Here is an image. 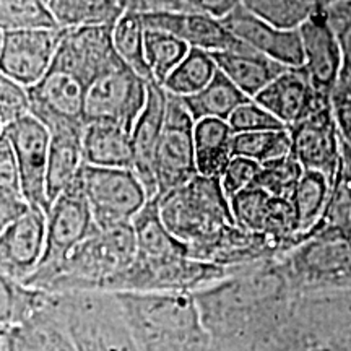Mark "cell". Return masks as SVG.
Instances as JSON below:
<instances>
[{
  "label": "cell",
  "instance_id": "cell-1",
  "mask_svg": "<svg viewBox=\"0 0 351 351\" xmlns=\"http://www.w3.org/2000/svg\"><path fill=\"white\" fill-rule=\"evenodd\" d=\"M142 351H210L212 333L194 293H111Z\"/></svg>",
  "mask_w": 351,
  "mask_h": 351
},
{
  "label": "cell",
  "instance_id": "cell-2",
  "mask_svg": "<svg viewBox=\"0 0 351 351\" xmlns=\"http://www.w3.org/2000/svg\"><path fill=\"white\" fill-rule=\"evenodd\" d=\"M137 239L132 223L98 230L49 270L34 271L25 287L46 293L103 291L104 285L134 262Z\"/></svg>",
  "mask_w": 351,
  "mask_h": 351
},
{
  "label": "cell",
  "instance_id": "cell-3",
  "mask_svg": "<svg viewBox=\"0 0 351 351\" xmlns=\"http://www.w3.org/2000/svg\"><path fill=\"white\" fill-rule=\"evenodd\" d=\"M160 213L166 228L187 245L191 257L204 262L236 226L221 179L200 174L186 186L160 195Z\"/></svg>",
  "mask_w": 351,
  "mask_h": 351
},
{
  "label": "cell",
  "instance_id": "cell-4",
  "mask_svg": "<svg viewBox=\"0 0 351 351\" xmlns=\"http://www.w3.org/2000/svg\"><path fill=\"white\" fill-rule=\"evenodd\" d=\"M263 351H351V289L298 295Z\"/></svg>",
  "mask_w": 351,
  "mask_h": 351
},
{
  "label": "cell",
  "instance_id": "cell-5",
  "mask_svg": "<svg viewBox=\"0 0 351 351\" xmlns=\"http://www.w3.org/2000/svg\"><path fill=\"white\" fill-rule=\"evenodd\" d=\"M244 267H223L191 256L145 257L137 254L134 262L109 280L101 293H194L223 282Z\"/></svg>",
  "mask_w": 351,
  "mask_h": 351
},
{
  "label": "cell",
  "instance_id": "cell-6",
  "mask_svg": "<svg viewBox=\"0 0 351 351\" xmlns=\"http://www.w3.org/2000/svg\"><path fill=\"white\" fill-rule=\"evenodd\" d=\"M86 82L82 62L60 38L59 49L46 75L28 88L29 114L41 121L47 130L59 127L85 129Z\"/></svg>",
  "mask_w": 351,
  "mask_h": 351
},
{
  "label": "cell",
  "instance_id": "cell-7",
  "mask_svg": "<svg viewBox=\"0 0 351 351\" xmlns=\"http://www.w3.org/2000/svg\"><path fill=\"white\" fill-rule=\"evenodd\" d=\"M148 82L129 67L117 52L88 78L83 121L114 122L130 134L147 104Z\"/></svg>",
  "mask_w": 351,
  "mask_h": 351
},
{
  "label": "cell",
  "instance_id": "cell-8",
  "mask_svg": "<svg viewBox=\"0 0 351 351\" xmlns=\"http://www.w3.org/2000/svg\"><path fill=\"white\" fill-rule=\"evenodd\" d=\"M78 178L99 230L132 223L150 200L134 169L83 165Z\"/></svg>",
  "mask_w": 351,
  "mask_h": 351
},
{
  "label": "cell",
  "instance_id": "cell-9",
  "mask_svg": "<svg viewBox=\"0 0 351 351\" xmlns=\"http://www.w3.org/2000/svg\"><path fill=\"white\" fill-rule=\"evenodd\" d=\"M194 129L195 122L182 99L166 91L165 124L156 152L158 195L186 186L199 176Z\"/></svg>",
  "mask_w": 351,
  "mask_h": 351
},
{
  "label": "cell",
  "instance_id": "cell-10",
  "mask_svg": "<svg viewBox=\"0 0 351 351\" xmlns=\"http://www.w3.org/2000/svg\"><path fill=\"white\" fill-rule=\"evenodd\" d=\"M80 176V174H78ZM99 228L96 226L90 204L83 192L80 178L65 189L52 202L47 212L46 247L36 271L49 270L60 263L77 245L93 236Z\"/></svg>",
  "mask_w": 351,
  "mask_h": 351
},
{
  "label": "cell",
  "instance_id": "cell-11",
  "mask_svg": "<svg viewBox=\"0 0 351 351\" xmlns=\"http://www.w3.org/2000/svg\"><path fill=\"white\" fill-rule=\"evenodd\" d=\"M3 132L15 152L25 200L29 207H39L47 213L49 204L46 199V171L51 143L49 130L32 114H26L7 124Z\"/></svg>",
  "mask_w": 351,
  "mask_h": 351
},
{
  "label": "cell",
  "instance_id": "cell-12",
  "mask_svg": "<svg viewBox=\"0 0 351 351\" xmlns=\"http://www.w3.org/2000/svg\"><path fill=\"white\" fill-rule=\"evenodd\" d=\"M62 28L13 29L3 33L0 72L26 90L41 80L59 49Z\"/></svg>",
  "mask_w": 351,
  "mask_h": 351
},
{
  "label": "cell",
  "instance_id": "cell-13",
  "mask_svg": "<svg viewBox=\"0 0 351 351\" xmlns=\"http://www.w3.org/2000/svg\"><path fill=\"white\" fill-rule=\"evenodd\" d=\"M288 130L291 135V155L302 168L319 171L333 181L340 161V130L332 103L320 104L309 117Z\"/></svg>",
  "mask_w": 351,
  "mask_h": 351
},
{
  "label": "cell",
  "instance_id": "cell-14",
  "mask_svg": "<svg viewBox=\"0 0 351 351\" xmlns=\"http://www.w3.org/2000/svg\"><path fill=\"white\" fill-rule=\"evenodd\" d=\"M47 213L32 207L0 234V271L25 283L39 267L46 247Z\"/></svg>",
  "mask_w": 351,
  "mask_h": 351
},
{
  "label": "cell",
  "instance_id": "cell-15",
  "mask_svg": "<svg viewBox=\"0 0 351 351\" xmlns=\"http://www.w3.org/2000/svg\"><path fill=\"white\" fill-rule=\"evenodd\" d=\"M298 29L304 49V69L315 93L320 99L332 101L343 69V59L335 33L332 32L322 10H315Z\"/></svg>",
  "mask_w": 351,
  "mask_h": 351
},
{
  "label": "cell",
  "instance_id": "cell-16",
  "mask_svg": "<svg viewBox=\"0 0 351 351\" xmlns=\"http://www.w3.org/2000/svg\"><path fill=\"white\" fill-rule=\"evenodd\" d=\"M147 29L173 34L191 49L223 52L238 49L244 43L226 28L223 20L200 12H153L142 13Z\"/></svg>",
  "mask_w": 351,
  "mask_h": 351
},
{
  "label": "cell",
  "instance_id": "cell-17",
  "mask_svg": "<svg viewBox=\"0 0 351 351\" xmlns=\"http://www.w3.org/2000/svg\"><path fill=\"white\" fill-rule=\"evenodd\" d=\"M223 23L241 43L254 51L270 57L285 67H304V49L300 29L276 28L245 12L241 5L226 15Z\"/></svg>",
  "mask_w": 351,
  "mask_h": 351
},
{
  "label": "cell",
  "instance_id": "cell-18",
  "mask_svg": "<svg viewBox=\"0 0 351 351\" xmlns=\"http://www.w3.org/2000/svg\"><path fill=\"white\" fill-rule=\"evenodd\" d=\"M166 114V90L160 83H148L147 104L132 132V169L142 181L150 199L158 195L156 152L163 132Z\"/></svg>",
  "mask_w": 351,
  "mask_h": 351
},
{
  "label": "cell",
  "instance_id": "cell-19",
  "mask_svg": "<svg viewBox=\"0 0 351 351\" xmlns=\"http://www.w3.org/2000/svg\"><path fill=\"white\" fill-rule=\"evenodd\" d=\"M254 101L274 114L287 129L309 117L320 104L332 103L319 98L304 67L287 69Z\"/></svg>",
  "mask_w": 351,
  "mask_h": 351
},
{
  "label": "cell",
  "instance_id": "cell-20",
  "mask_svg": "<svg viewBox=\"0 0 351 351\" xmlns=\"http://www.w3.org/2000/svg\"><path fill=\"white\" fill-rule=\"evenodd\" d=\"M212 57L219 72L225 73L251 99L289 69L245 44L238 49L213 52Z\"/></svg>",
  "mask_w": 351,
  "mask_h": 351
},
{
  "label": "cell",
  "instance_id": "cell-21",
  "mask_svg": "<svg viewBox=\"0 0 351 351\" xmlns=\"http://www.w3.org/2000/svg\"><path fill=\"white\" fill-rule=\"evenodd\" d=\"M83 130L59 127L49 130V158L46 171V199L49 208L65 189L72 186L85 165L83 161Z\"/></svg>",
  "mask_w": 351,
  "mask_h": 351
},
{
  "label": "cell",
  "instance_id": "cell-22",
  "mask_svg": "<svg viewBox=\"0 0 351 351\" xmlns=\"http://www.w3.org/2000/svg\"><path fill=\"white\" fill-rule=\"evenodd\" d=\"M83 161L98 168L132 169V134L114 122H91L83 130Z\"/></svg>",
  "mask_w": 351,
  "mask_h": 351
},
{
  "label": "cell",
  "instance_id": "cell-23",
  "mask_svg": "<svg viewBox=\"0 0 351 351\" xmlns=\"http://www.w3.org/2000/svg\"><path fill=\"white\" fill-rule=\"evenodd\" d=\"M330 191L332 181L326 174L319 173V171L304 169L291 197L300 244L313 238L317 232L324 215H326Z\"/></svg>",
  "mask_w": 351,
  "mask_h": 351
},
{
  "label": "cell",
  "instance_id": "cell-24",
  "mask_svg": "<svg viewBox=\"0 0 351 351\" xmlns=\"http://www.w3.org/2000/svg\"><path fill=\"white\" fill-rule=\"evenodd\" d=\"M137 239V254L145 257L191 256L189 247L166 228L160 213V195L147 202L132 219Z\"/></svg>",
  "mask_w": 351,
  "mask_h": 351
},
{
  "label": "cell",
  "instance_id": "cell-25",
  "mask_svg": "<svg viewBox=\"0 0 351 351\" xmlns=\"http://www.w3.org/2000/svg\"><path fill=\"white\" fill-rule=\"evenodd\" d=\"M232 137L234 132L226 121L202 119L195 122V161L200 176L221 179L232 158Z\"/></svg>",
  "mask_w": 351,
  "mask_h": 351
},
{
  "label": "cell",
  "instance_id": "cell-26",
  "mask_svg": "<svg viewBox=\"0 0 351 351\" xmlns=\"http://www.w3.org/2000/svg\"><path fill=\"white\" fill-rule=\"evenodd\" d=\"M181 99L194 122L202 119H221L228 122L236 109L251 101L219 70L207 86Z\"/></svg>",
  "mask_w": 351,
  "mask_h": 351
},
{
  "label": "cell",
  "instance_id": "cell-27",
  "mask_svg": "<svg viewBox=\"0 0 351 351\" xmlns=\"http://www.w3.org/2000/svg\"><path fill=\"white\" fill-rule=\"evenodd\" d=\"M47 7L59 28L114 26L125 12L119 0H47Z\"/></svg>",
  "mask_w": 351,
  "mask_h": 351
},
{
  "label": "cell",
  "instance_id": "cell-28",
  "mask_svg": "<svg viewBox=\"0 0 351 351\" xmlns=\"http://www.w3.org/2000/svg\"><path fill=\"white\" fill-rule=\"evenodd\" d=\"M49 300V293L25 287L0 271V332L33 319Z\"/></svg>",
  "mask_w": 351,
  "mask_h": 351
},
{
  "label": "cell",
  "instance_id": "cell-29",
  "mask_svg": "<svg viewBox=\"0 0 351 351\" xmlns=\"http://www.w3.org/2000/svg\"><path fill=\"white\" fill-rule=\"evenodd\" d=\"M145 28L142 13L125 10L112 29L114 49L124 62L135 70L143 80L153 82L145 56Z\"/></svg>",
  "mask_w": 351,
  "mask_h": 351
},
{
  "label": "cell",
  "instance_id": "cell-30",
  "mask_svg": "<svg viewBox=\"0 0 351 351\" xmlns=\"http://www.w3.org/2000/svg\"><path fill=\"white\" fill-rule=\"evenodd\" d=\"M217 62L210 52L202 49H191L182 62L176 67L163 83L168 93L179 98H186L205 88L217 75Z\"/></svg>",
  "mask_w": 351,
  "mask_h": 351
},
{
  "label": "cell",
  "instance_id": "cell-31",
  "mask_svg": "<svg viewBox=\"0 0 351 351\" xmlns=\"http://www.w3.org/2000/svg\"><path fill=\"white\" fill-rule=\"evenodd\" d=\"M231 152L232 156L247 158L258 165H265L291 155V135L288 129L234 134Z\"/></svg>",
  "mask_w": 351,
  "mask_h": 351
},
{
  "label": "cell",
  "instance_id": "cell-32",
  "mask_svg": "<svg viewBox=\"0 0 351 351\" xmlns=\"http://www.w3.org/2000/svg\"><path fill=\"white\" fill-rule=\"evenodd\" d=\"M191 47L173 34L158 29L145 32V56L150 67L153 82L163 86L169 73L182 62Z\"/></svg>",
  "mask_w": 351,
  "mask_h": 351
},
{
  "label": "cell",
  "instance_id": "cell-33",
  "mask_svg": "<svg viewBox=\"0 0 351 351\" xmlns=\"http://www.w3.org/2000/svg\"><path fill=\"white\" fill-rule=\"evenodd\" d=\"M239 5L282 29H298L315 12L309 0H239Z\"/></svg>",
  "mask_w": 351,
  "mask_h": 351
},
{
  "label": "cell",
  "instance_id": "cell-34",
  "mask_svg": "<svg viewBox=\"0 0 351 351\" xmlns=\"http://www.w3.org/2000/svg\"><path fill=\"white\" fill-rule=\"evenodd\" d=\"M271 195L261 187H247L230 199L234 225L247 232L262 234L270 215ZM267 238V236H265Z\"/></svg>",
  "mask_w": 351,
  "mask_h": 351
},
{
  "label": "cell",
  "instance_id": "cell-35",
  "mask_svg": "<svg viewBox=\"0 0 351 351\" xmlns=\"http://www.w3.org/2000/svg\"><path fill=\"white\" fill-rule=\"evenodd\" d=\"M59 28L52 19L47 0H0V29Z\"/></svg>",
  "mask_w": 351,
  "mask_h": 351
},
{
  "label": "cell",
  "instance_id": "cell-36",
  "mask_svg": "<svg viewBox=\"0 0 351 351\" xmlns=\"http://www.w3.org/2000/svg\"><path fill=\"white\" fill-rule=\"evenodd\" d=\"M302 173H304V168L300 165V161L293 155H288L262 165L261 173L252 187H261L271 197L291 200Z\"/></svg>",
  "mask_w": 351,
  "mask_h": 351
},
{
  "label": "cell",
  "instance_id": "cell-37",
  "mask_svg": "<svg viewBox=\"0 0 351 351\" xmlns=\"http://www.w3.org/2000/svg\"><path fill=\"white\" fill-rule=\"evenodd\" d=\"M2 351H54L49 333L44 326L36 324V317L26 320L20 326L0 332Z\"/></svg>",
  "mask_w": 351,
  "mask_h": 351
},
{
  "label": "cell",
  "instance_id": "cell-38",
  "mask_svg": "<svg viewBox=\"0 0 351 351\" xmlns=\"http://www.w3.org/2000/svg\"><path fill=\"white\" fill-rule=\"evenodd\" d=\"M324 15L339 41L343 69L340 78L351 77V0H337L324 8Z\"/></svg>",
  "mask_w": 351,
  "mask_h": 351
},
{
  "label": "cell",
  "instance_id": "cell-39",
  "mask_svg": "<svg viewBox=\"0 0 351 351\" xmlns=\"http://www.w3.org/2000/svg\"><path fill=\"white\" fill-rule=\"evenodd\" d=\"M234 134H244V132H267V130H285L282 122H280L274 114L261 106L257 101H247L243 106H239L232 112L228 121Z\"/></svg>",
  "mask_w": 351,
  "mask_h": 351
},
{
  "label": "cell",
  "instance_id": "cell-40",
  "mask_svg": "<svg viewBox=\"0 0 351 351\" xmlns=\"http://www.w3.org/2000/svg\"><path fill=\"white\" fill-rule=\"evenodd\" d=\"M29 114L28 90L0 72V117L7 124Z\"/></svg>",
  "mask_w": 351,
  "mask_h": 351
},
{
  "label": "cell",
  "instance_id": "cell-41",
  "mask_svg": "<svg viewBox=\"0 0 351 351\" xmlns=\"http://www.w3.org/2000/svg\"><path fill=\"white\" fill-rule=\"evenodd\" d=\"M261 168L262 165L247 160V158L232 156L230 165L226 166L225 173L221 176V187L228 200L238 192L244 191V189L252 187L258 173H261Z\"/></svg>",
  "mask_w": 351,
  "mask_h": 351
},
{
  "label": "cell",
  "instance_id": "cell-42",
  "mask_svg": "<svg viewBox=\"0 0 351 351\" xmlns=\"http://www.w3.org/2000/svg\"><path fill=\"white\" fill-rule=\"evenodd\" d=\"M0 191L23 197L19 163H16L15 152H13V147L5 132L0 135Z\"/></svg>",
  "mask_w": 351,
  "mask_h": 351
},
{
  "label": "cell",
  "instance_id": "cell-43",
  "mask_svg": "<svg viewBox=\"0 0 351 351\" xmlns=\"http://www.w3.org/2000/svg\"><path fill=\"white\" fill-rule=\"evenodd\" d=\"M182 12H200L223 20L239 7V0H178Z\"/></svg>",
  "mask_w": 351,
  "mask_h": 351
},
{
  "label": "cell",
  "instance_id": "cell-44",
  "mask_svg": "<svg viewBox=\"0 0 351 351\" xmlns=\"http://www.w3.org/2000/svg\"><path fill=\"white\" fill-rule=\"evenodd\" d=\"M32 208L23 197L0 191V234Z\"/></svg>",
  "mask_w": 351,
  "mask_h": 351
},
{
  "label": "cell",
  "instance_id": "cell-45",
  "mask_svg": "<svg viewBox=\"0 0 351 351\" xmlns=\"http://www.w3.org/2000/svg\"><path fill=\"white\" fill-rule=\"evenodd\" d=\"M124 10L137 13L153 12H182L178 0H119Z\"/></svg>",
  "mask_w": 351,
  "mask_h": 351
},
{
  "label": "cell",
  "instance_id": "cell-46",
  "mask_svg": "<svg viewBox=\"0 0 351 351\" xmlns=\"http://www.w3.org/2000/svg\"><path fill=\"white\" fill-rule=\"evenodd\" d=\"M309 2L313 3L315 10H324V8H327L328 5H332V3H335L337 0H309Z\"/></svg>",
  "mask_w": 351,
  "mask_h": 351
},
{
  "label": "cell",
  "instance_id": "cell-47",
  "mask_svg": "<svg viewBox=\"0 0 351 351\" xmlns=\"http://www.w3.org/2000/svg\"><path fill=\"white\" fill-rule=\"evenodd\" d=\"M3 130H5V122H3L2 117H0V135L3 134Z\"/></svg>",
  "mask_w": 351,
  "mask_h": 351
},
{
  "label": "cell",
  "instance_id": "cell-48",
  "mask_svg": "<svg viewBox=\"0 0 351 351\" xmlns=\"http://www.w3.org/2000/svg\"><path fill=\"white\" fill-rule=\"evenodd\" d=\"M340 82L346 83V85H348V86L351 88V77H348V78H340Z\"/></svg>",
  "mask_w": 351,
  "mask_h": 351
},
{
  "label": "cell",
  "instance_id": "cell-49",
  "mask_svg": "<svg viewBox=\"0 0 351 351\" xmlns=\"http://www.w3.org/2000/svg\"><path fill=\"white\" fill-rule=\"evenodd\" d=\"M3 29H0V49H2V41H3Z\"/></svg>",
  "mask_w": 351,
  "mask_h": 351
}]
</instances>
